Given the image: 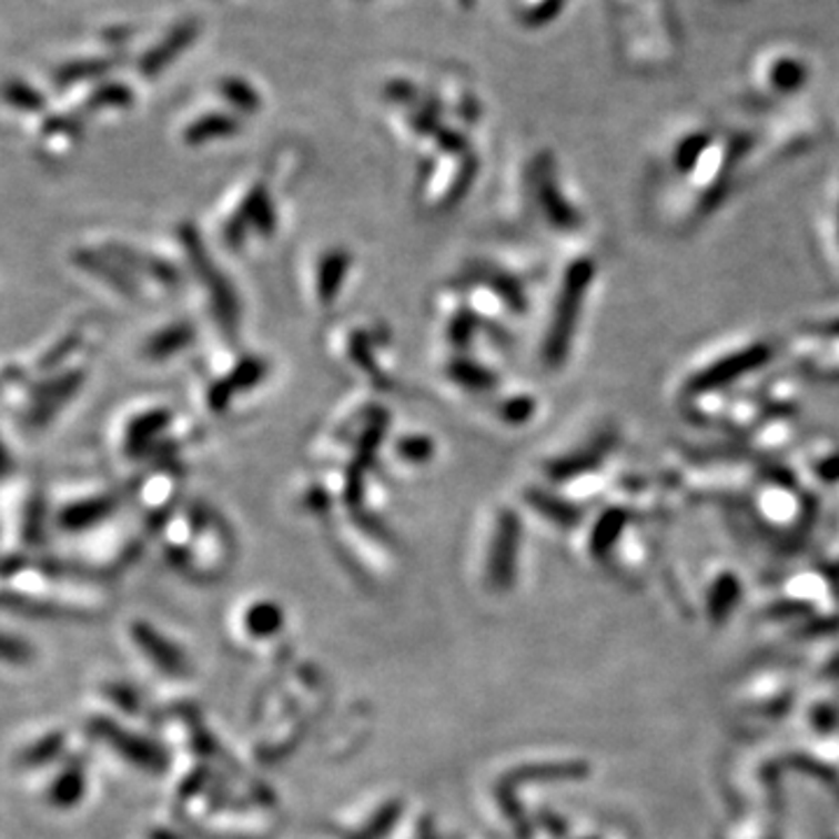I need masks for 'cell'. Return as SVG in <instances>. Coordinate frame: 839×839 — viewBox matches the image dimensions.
Segmentation results:
<instances>
[{
	"instance_id": "cell-5",
	"label": "cell",
	"mask_w": 839,
	"mask_h": 839,
	"mask_svg": "<svg viewBox=\"0 0 839 839\" xmlns=\"http://www.w3.org/2000/svg\"><path fill=\"white\" fill-rule=\"evenodd\" d=\"M350 266V256L343 250H332L322 256L320 273H317V292L324 303H332L338 294L345 271Z\"/></svg>"
},
{
	"instance_id": "cell-9",
	"label": "cell",
	"mask_w": 839,
	"mask_h": 839,
	"mask_svg": "<svg viewBox=\"0 0 839 839\" xmlns=\"http://www.w3.org/2000/svg\"><path fill=\"white\" fill-rule=\"evenodd\" d=\"M241 220L247 224V226H254L256 231L262 233H273L275 229V215H273V208H271V201L266 196L264 190H252L245 199V205L241 210Z\"/></svg>"
},
{
	"instance_id": "cell-13",
	"label": "cell",
	"mask_w": 839,
	"mask_h": 839,
	"mask_svg": "<svg viewBox=\"0 0 839 839\" xmlns=\"http://www.w3.org/2000/svg\"><path fill=\"white\" fill-rule=\"evenodd\" d=\"M110 68V61H75V63H68L59 70V82L61 84H70V82H78V80H84V78H97V75H103L105 70Z\"/></svg>"
},
{
	"instance_id": "cell-11",
	"label": "cell",
	"mask_w": 839,
	"mask_h": 839,
	"mask_svg": "<svg viewBox=\"0 0 839 839\" xmlns=\"http://www.w3.org/2000/svg\"><path fill=\"white\" fill-rule=\"evenodd\" d=\"M220 89H222V97H224L233 108H239V110H243V112H252V110L260 108V97H256L254 89H252L247 82H243V80L229 78V80H224V82L220 84Z\"/></svg>"
},
{
	"instance_id": "cell-8",
	"label": "cell",
	"mask_w": 839,
	"mask_h": 839,
	"mask_svg": "<svg viewBox=\"0 0 839 839\" xmlns=\"http://www.w3.org/2000/svg\"><path fill=\"white\" fill-rule=\"evenodd\" d=\"M194 341V330L190 324H175L171 330L159 332L150 343H148V357L152 360H166L175 353H180L182 347H186Z\"/></svg>"
},
{
	"instance_id": "cell-14",
	"label": "cell",
	"mask_w": 839,
	"mask_h": 839,
	"mask_svg": "<svg viewBox=\"0 0 839 839\" xmlns=\"http://www.w3.org/2000/svg\"><path fill=\"white\" fill-rule=\"evenodd\" d=\"M451 376L466 387H487L489 383H493V378L487 376V371H483L481 366H476L472 362H464V360L451 364Z\"/></svg>"
},
{
	"instance_id": "cell-10",
	"label": "cell",
	"mask_w": 839,
	"mask_h": 839,
	"mask_svg": "<svg viewBox=\"0 0 839 839\" xmlns=\"http://www.w3.org/2000/svg\"><path fill=\"white\" fill-rule=\"evenodd\" d=\"M110 508H112V499L110 497H101V499H91V502H84V504L68 506L61 513V525L65 529H82V527H87L91 523L101 520Z\"/></svg>"
},
{
	"instance_id": "cell-2",
	"label": "cell",
	"mask_w": 839,
	"mask_h": 839,
	"mask_svg": "<svg viewBox=\"0 0 839 839\" xmlns=\"http://www.w3.org/2000/svg\"><path fill=\"white\" fill-rule=\"evenodd\" d=\"M182 243H184V250L190 252L192 256V264L196 269V273L203 277V283L208 285L210 294H213V303H215V311L220 315L222 322H226L229 326L236 324V317H239V303H236V294H233V290L229 287L226 277H222V273L215 269L213 260H210L208 252L203 250L196 231L192 226H184L182 229Z\"/></svg>"
},
{
	"instance_id": "cell-16",
	"label": "cell",
	"mask_w": 839,
	"mask_h": 839,
	"mask_svg": "<svg viewBox=\"0 0 839 839\" xmlns=\"http://www.w3.org/2000/svg\"><path fill=\"white\" fill-rule=\"evenodd\" d=\"M396 451H400V455L406 459V462H427L434 453V446L432 441L427 436H406L400 441V446H396Z\"/></svg>"
},
{
	"instance_id": "cell-17",
	"label": "cell",
	"mask_w": 839,
	"mask_h": 839,
	"mask_svg": "<svg viewBox=\"0 0 839 839\" xmlns=\"http://www.w3.org/2000/svg\"><path fill=\"white\" fill-rule=\"evenodd\" d=\"M8 101L19 110H42L44 101L38 91H33L23 82H10L8 87Z\"/></svg>"
},
{
	"instance_id": "cell-6",
	"label": "cell",
	"mask_w": 839,
	"mask_h": 839,
	"mask_svg": "<svg viewBox=\"0 0 839 839\" xmlns=\"http://www.w3.org/2000/svg\"><path fill=\"white\" fill-rule=\"evenodd\" d=\"M239 133V120L231 114H205L196 120L190 129L184 131V143L190 145H203L208 140L229 138Z\"/></svg>"
},
{
	"instance_id": "cell-19",
	"label": "cell",
	"mask_w": 839,
	"mask_h": 839,
	"mask_svg": "<svg viewBox=\"0 0 839 839\" xmlns=\"http://www.w3.org/2000/svg\"><path fill=\"white\" fill-rule=\"evenodd\" d=\"M413 87L408 84V82H392L390 87H387V97L392 99V101H411L413 99Z\"/></svg>"
},
{
	"instance_id": "cell-4",
	"label": "cell",
	"mask_w": 839,
	"mask_h": 839,
	"mask_svg": "<svg viewBox=\"0 0 839 839\" xmlns=\"http://www.w3.org/2000/svg\"><path fill=\"white\" fill-rule=\"evenodd\" d=\"M516 518L506 513L502 518L497 539H495V550H493V580H497L499 586L511 580V569H513V553H516Z\"/></svg>"
},
{
	"instance_id": "cell-12",
	"label": "cell",
	"mask_w": 839,
	"mask_h": 839,
	"mask_svg": "<svg viewBox=\"0 0 839 839\" xmlns=\"http://www.w3.org/2000/svg\"><path fill=\"white\" fill-rule=\"evenodd\" d=\"M264 371H266V366H264L262 360H252L250 357V360L241 362L236 368L231 371V376L226 378V385L231 390H247V387L256 385V383H260L264 378Z\"/></svg>"
},
{
	"instance_id": "cell-18",
	"label": "cell",
	"mask_w": 839,
	"mask_h": 839,
	"mask_svg": "<svg viewBox=\"0 0 839 839\" xmlns=\"http://www.w3.org/2000/svg\"><path fill=\"white\" fill-rule=\"evenodd\" d=\"M131 101V93L127 87L122 84H108V87H101L97 93L91 97V105L99 108V105H112V108H120V105H129Z\"/></svg>"
},
{
	"instance_id": "cell-3",
	"label": "cell",
	"mask_w": 839,
	"mask_h": 839,
	"mask_svg": "<svg viewBox=\"0 0 839 839\" xmlns=\"http://www.w3.org/2000/svg\"><path fill=\"white\" fill-rule=\"evenodd\" d=\"M196 36V27L194 23H182V27H178L166 40H163L161 44H156L152 52L145 54V59L140 61V70L150 78L154 73H159V70L166 65L169 61H173V57L184 50L186 44H190Z\"/></svg>"
},
{
	"instance_id": "cell-7",
	"label": "cell",
	"mask_w": 839,
	"mask_h": 839,
	"mask_svg": "<svg viewBox=\"0 0 839 839\" xmlns=\"http://www.w3.org/2000/svg\"><path fill=\"white\" fill-rule=\"evenodd\" d=\"M169 413L166 411H150L145 415L135 417L131 427H129V436H127V451L131 455H140L145 451L148 443L156 436L159 429H163V425L169 423Z\"/></svg>"
},
{
	"instance_id": "cell-1",
	"label": "cell",
	"mask_w": 839,
	"mask_h": 839,
	"mask_svg": "<svg viewBox=\"0 0 839 839\" xmlns=\"http://www.w3.org/2000/svg\"><path fill=\"white\" fill-rule=\"evenodd\" d=\"M588 280H590V266L588 264H576L567 275V283H565V290H563V296H559L557 311H555L550 332H548V343H546V360L550 364H559L565 360L569 338H572V332H574V315L580 306L583 292H586V287H588Z\"/></svg>"
},
{
	"instance_id": "cell-15",
	"label": "cell",
	"mask_w": 839,
	"mask_h": 839,
	"mask_svg": "<svg viewBox=\"0 0 839 839\" xmlns=\"http://www.w3.org/2000/svg\"><path fill=\"white\" fill-rule=\"evenodd\" d=\"M78 264L82 266V269H87V271H91V273H99V275H105V277H112V285L117 287V290H122V292H131V283H127V280H124V275L120 273V271H114L108 262H103V260H99V256H93V254H78Z\"/></svg>"
}]
</instances>
